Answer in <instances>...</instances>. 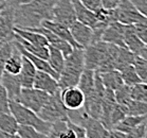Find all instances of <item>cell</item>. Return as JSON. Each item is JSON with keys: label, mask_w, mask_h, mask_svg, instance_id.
Listing matches in <instances>:
<instances>
[{"label": "cell", "mask_w": 147, "mask_h": 138, "mask_svg": "<svg viewBox=\"0 0 147 138\" xmlns=\"http://www.w3.org/2000/svg\"><path fill=\"white\" fill-rule=\"evenodd\" d=\"M125 26L119 22V21H112L108 24L107 27L105 28L102 37H100V41L108 43V44H112L119 47H124L125 43H124V31H125Z\"/></svg>", "instance_id": "cell-11"}, {"label": "cell", "mask_w": 147, "mask_h": 138, "mask_svg": "<svg viewBox=\"0 0 147 138\" xmlns=\"http://www.w3.org/2000/svg\"><path fill=\"white\" fill-rule=\"evenodd\" d=\"M98 73H100V77L102 79V82H103L105 88H108V89L114 91L117 88L120 87L121 85L124 84L121 72L117 69L105 71V72H98Z\"/></svg>", "instance_id": "cell-20"}, {"label": "cell", "mask_w": 147, "mask_h": 138, "mask_svg": "<svg viewBox=\"0 0 147 138\" xmlns=\"http://www.w3.org/2000/svg\"><path fill=\"white\" fill-rule=\"evenodd\" d=\"M9 108H10L11 114L15 117L18 124L33 126L37 131L41 132L45 135H47L50 132L51 128H52V123L42 120L37 115V113L33 111L30 108L26 107L14 100L9 101Z\"/></svg>", "instance_id": "cell-3"}, {"label": "cell", "mask_w": 147, "mask_h": 138, "mask_svg": "<svg viewBox=\"0 0 147 138\" xmlns=\"http://www.w3.org/2000/svg\"><path fill=\"white\" fill-rule=\"evenodd\" d=\"M0 83L7 91L9 100H16V98L18 97V94L22 88L18 74H11L9 72L3 71L1 74Z\"/></svg>", "instance_id": "cell-14"}, {"label": "cell", "mask_w": 147, "mask_h": 138, "mask_svg": "<svg viewBox=\"0 0 147 138\" xmlns=\"http://www.w3.org/2000/svg\"><path fill=\"white\" fill-rule=\"evenodd\" d=\"M40 26L47 28V29H49L50 31H52L54 34H56L57 36H59L60 38L67 41L73 48H80V46L76 44V41L73 39V37L71 35L70 30H69V27H67V26H64V24H59V22H56V21L49 20V19L44 20L41 22Z\"/></svg>", "instance_id": "cell-16"}, {"label": "cell", "mask_w": 147, "mask_h": 138, "mask_svg": "<svg viewBox=\"0 0 147 138\" xmlns=\"http://www.w3.org/2000/svg\"><path fill=\"white\" fill-rule=\"evenodd\" d=\"M46 138H55L53 136V135H51V134H47L46 135Z\"/></svg>", "instance_id": "cell-46"}, {"label": "cell", "mask_w": 147, "mask_h": 138, "mask_svg": "<svg viewBox=\"0 0 147 138\" xmlns=\"http://www.w3.org/2000/svg\"><path fill=\"white\" fill-rule=\"evenodd\" d=\"M147 119V115L145 116H132V115H127L126 117L124 118L123 120H121L113 128L121 131L127 134L128 132H130L134 128H136L137 125L142 123Z\"/></svg>", "instance_id": "cell-21"}, {"label": "cell", "mask_w": 147, "mask_h": 138, "mask_svg": "<svg viewBox=\"0 0 147 138\" xmlns=\"http://www.w3.org/2000/svg\"><path fill=\"white\" fill-rule=\"evenodd\" d=\"M131 99L147 102V83L140 82L131 86Z\"/></svg>", "instance_id": "cell-31"}, {"label": "cell", "mask_w": 147, "mask_h": 138, "mask_svg": "<svg viewBox=\"0 0 147 138\" xmlns=\"http://www.w3.org/2000/svg\"><path fill=\"white\" fill-rule=\"evenodd\" d=\"M9 98L3 86L0 83V113H5V111H10L9 108Z\"/></svg>", "instance_id": "cell-36"}, {"label": "cell", "mask_w": 147, "mask_h": 138, "mask_svg": "<svg viewBox=\"0 0 147 138\" xmlns=\"http://www.w3.org/2000/svg\"><path fill=\"white\" fill-rule=\"evenodd\" d=\"M16 119L11 111H5V113H0V130L11 134H16L17 128H18Z\"/></svg>", "instance_id": "cell-25"}, {"label": "cell", "mask_w": 147, "mask_h": 138, "mask_svg": "<svg viewBox=\"0 0 147 138\" xmlns=\"http://www.w3.org/2000/svg\"><path fill=\"white\" fill-rule=\"evenodd\" d=\"M2 44H3V43H1V41H0V46H1V45H2Z\"/></svg>", "instance_id": "cell-48"}, {"label": "cell", "mask_w": 147, "mask_h": 138, "mask_svg": "<svg viewBox=\"0 0 147 138\" xmlns=\"http://www.w3.org/2000/svg\"><path fill=\"white\" fill-rule=\"evenodd\" d=\"M134 30L137 32L138 36L140 37V39L143 41L144 44H147V18L143 17L140 21H138L137 24H132Z\"/></svg>", "instance_id": "cell-34"}, {"label": "cell", "mask_w": 147, "mask_h": 138, "mask_svg": "<svg viewBox=\"0 0 147 138\" xmlns=\"http://www.w3.org/2000/svg\"><path fill=\"white\" fill-rule=\"evenodd\" d=\"M7 2H9V0H0V5H2V7H4V5H7Z\"/></svg>", "instance_id": "cell-45"}, {"label": "cell", "mask_w": 147, "mask_h": 138, "mask_svg": "<svg viewBox=\"0 0 147 138\" xmlns=\"http://www.w3.org/2000/svg\"><path fill=\"white\" fill-rule=\"evenodd\" d=\"M56 0H31L13 7L14 24L17 28H36L46 19H52V9Z\"/></svg>", "instance_id": "cell-1"}, {"label": "cell", "mask_w": 147, "mask_h": 138, "mask_svg": "<svg viewBox=\"0 0 147 138\" xmlns=\"http://www.w3.org/2000/svg\"><path fill=\"white\" fill-rule=\"evenodd\" d=\"M16 134L20 138H46V135L30 125H18Z\"/></svg>", "instance_id": "cell-29"}, {"label": "cell", "mask_w": 147, "mask_h": 138, "mask_svg": "<svg viewBox=\"0 0 147 138\" xmlns=\"http://www.w3.org/2000/svg\"><path fill=\"white\" fill-rule=\"evenodd\" d=\"M49 48V56H48L47 61L50 64V66L52 67L55 72L59 74L64 68L65 64V55L63 54L61 51H59L56 48L52 47V46H48Z\"/></svg>", "instance_id": "cell-22"}, {"label": "cell", "mask_w": 147, "mask_h": 138, "mask_svg": "<svg viewBox=\"0 0 147 138\" xmlns=\"http://www.w3.org/2000/svg\"><path fill=\"white\" fill-rule=\"evenodd\" d=\"M73 111L77 116L70 117V120L82 125L88 138H107L109 130L105 128L98 119L90 117L89 115L85 113L83 108Z\"/></svg>", "instance_id": "cell-5"}, {"label": "cell", "mask_w": 147, "mask_h": 138, "mask_svg": "<svg viewBox=\"0 0 147 138\" xmlns=\"http://www.w3.org/2000/svg\"><path fill=\"white\" fill-rule=\"evenodd\" d=\"M131 2L136 5L138 11L147 18V0H131Z\"/></svg>", "instance_id": "cell-38"}, {"label": "cell", "mask_w": 147, "mask_h": 138, "mask_svg": "<svg viewBox=\"0 0 147 138\" xmlns=\"http://www.w3.org/2000/svg\"><path fill=\"white\" fill-rule=\"evenodd\" d=\"M121 75H122V79H123L124 84L128 85V86H134V85L140 83L141 79L139 77V75L136 72V69H134V65H127L125 67L121 68L120 70Z\"/></svg>", "instance_id": "cell-26"}, {"label": "cell", "mask_w": 147, "mask_h": 138, "mask_svg": "<svg viewBox=\"0 0 147 138\" xmlns=\"http://www.w3.org/2000/svg\"><path fill=\"white\" fill-rule=\"evenodd\" d=\"M146 128H147V119L136 128H134L130 132L126 134L127 138H145L146 136Z\"/></svg>", "instance_id": "cell-35"}, {"label": "cell", "mask_w": 147, "mask_h": 138, "mask_svg": "<svg viewBox=\"0 0 147 138\" xmlns=\"http://www.w3.org/2000/svg\"><path fill=\"white\" fill-rule=\"evenodd\" d=\"M145 83H147V81H146V82H145Z\"/></svg>", "instance_id": "cell-49"}, {"label": "cell", "mask_w": 147, "mask_h": 138, "mask_svg": "<svg viewBox=\"0 0 147 138\" xmlns=\"http://www.w3.org/2000/svg\"><path fill=\"white\" fill-rule=\"evenodd\" d=\"M2 9H3V7H2V5H0V13H1V11H2Z\"/></svg>", "instance_id": "cell-47"}, {"label": "cell", "mask_w": 147, "mask_h": 138, "mask_svg": "<svg viewBox=\"0 0 147 138\" xmlns=\"http://www.w3.org/2000/svg\"><path fill=\"white\" fill-rule=\"evenodd\" d=\"M113 11L115 20L126 26L137 24L144 17L131 2V0H121Z\"/></svg>", "instance_id": "cell-7"}, {"label": "cell", "mask_w": 147, "mask_h": 138, "mask_svg": "<svg viewBox=\"0 0 147 138\" xmlns=\"http://www.w3.org/2000/svg\"><path fill=\"white\" fill-rule=\"evenodd\" d=\"M51 20L70 27L76 20V15L72 0H56L52 9Z\"/></svg>", "instance_id": "cell-8"}, {"label": "cell", "mask_w": 147, "mask_h": 138, "mask_svg": "<svg viewBox=\"0 0 147 138\" xmlns=\"http://www.w3.org/2000/svg\"><path fill=\"white\" fill-rule=\"evenodd\" d=\"M113 92H114L115 101L119 104L127 105L132 100L131 99V86H128L126 84H122Z\"/></svg>", "instance_id": "cell-27"}, {"label": "cell", "mask_w": 147, "mask_h": 138, "mask_svg": "<svg viewBox=\"0 0 147 138\" xmlns=\"http://www.w3.org/2000/svg\"><path fill=\"white\" fill-rule=\"evenodd\" d=\"M78 1L92 12H96L100 7H103L100 0H78Z\"/></svg>", "instance_id": "cell-37"}, {"label": "cell", "mask_w": 147, "mask_h": 138, "mask_svg": "<svg viewBox=\"0 0 147 138\" xmlns=\"http://www.w3.org/2000/svg\"><path fill=\"white\" fill-rule=\"evenodd\" d=\"M37 115L42 120L51 123L57 121H65L69 120V111L65 107L64 103L60 99V90L53 94H50V97L46 102V104L42 106Z\"/></svg>", "instance_id": "cell-4"}, {"label": "cell", "mask_w": 147, "mask_h": 138, "mask_svg": "<svg viewBox=\"0 0 147 138\" xmlns=\"http://www.w3.org/2000/svg\"><path fill=\"white\" fill-rule=\"evenodd\" d=\"M70 124L75 131V133H76V138H88L86 136V132H85V130H84L82 125H80L76 122H73L72 120H70Z\"/></svg>", "instance_id": "cell-39"}, {"label": "cell", "mask_w": 147, "mask_h": 138, "mask_svg": "<svg viewBox=\"0 0 147 138\" xmlns=\"http://www.w3.org/2000/svg\"><path fill=\"white\" fill-rule=\"evenodd\" d=\"M13 5H4L0 13V41L1 43H12L15 41L16 33L14 31Z\"/></svg>", "instance_id": "cell-9"}, {"label": "cell", "mask_w": 147, "mask_h": 138, "mask_svg": "<svg viewBox=\"0 0 147 138\" xmlns=\"http://www.w3.org/2000/svg\"><path fill=\"white\" fill-rule=\"evenodd\" d=\"M30 1H31V0H9L7 4H10V5H13V7H16V5L27 3V2H30Z\"/></svg>", "instance_id": "cell-42"}, {"label": "cell", "mask_w": 147, "mask_h": 138, "mask_svg": "<svg viewBox=\"0 0 147 138\" xmlns=\"http://www.w3.org/2000/svg\"><path fill=\"white\" fill-rule=\"evenodd\" d=\"M127 113L132 116H145L147 115V102L131 100L127 104Z\"/></svg>", "instance_id": "cell-28"}, {"label": "cell", "mask_w": 147, "mask_h": 138, "mask_svg": "<svg viewBox=\"0 0 147 138\" xmlns=\"http://www.w3.org/2000/svg\"><path fill=\"white\" fill-rule=\"evenodd\" d=\"M49 97H50L49 94H47L46 91L40 90V89H37V88L22 87L18 97L14 101H17L21 105L30 108L35 113H38L42 108V106L46 104Z\"/></svg>", "instance_id": "cell-6"}, {"label": "cell", "mask_w": 147, "mask_h": 138, "mask_svg": "<svg viewBox=\"0 0 147 138\" xmlns=\"http://www.w3.org/2000/svg\"><path fill=\"white\" fill-rule=\"evenodd\" d=\"M107 138H127V137H126L125 133L117 131L115 128H112V130H109V132H108Z\"/></svg>", "instance_id": "cell-41"}, {"label": "cell", "mask_w": 147, "mask_h": 138, "mask_svg": "<svg viewBox=\"0 0 147 138\" xmlns=\"http://www.w3.org/2000/svg\"><path fill=\"white\" fill-rule=\"evenodd\" d=\"M60 99L68 111H77L83 108L85 94L78 86H71L60 89Z\"/></svg>", "instance_id": "cell-10"}, {"label": "cell", "mask_w": 147, "mask_h": 138, "mask_svg": "<svg viewBox=\"0 0 147 138\" xmlns=\"http://www.w3.org/2000/svg\"><path fill=\"white\" fill-rule=\"evenodd\" d=\"M15 33L19 37H21L24 41L30 43V44L36 45V46H49L47 38L42 34L35 32V31L27 30V29H21V28H14Z\"/></svg>", "instance_id": "cell-19"}, {"label": "cell", "mask_w": 147, "mask_h": 138, "mask_svg": "<svg viewBox=\"0 0 147 138\" xmlns=\"http://www.w3.org/2000/svg\"><path fill=\"white\" fill-rule=\"evenodd\" d=\"M72 2H73L74 5V10H75L76 20L87 24V26H89L91 28H94L98 24L94 12H92L89 9H87L85 5H83L78 0H72Z\"/></svg>", "instance_id": "cell-17"}, {"label": "cell", "mask_w": 147, "mask_h": 138, "mask_svg": "<svg viewBox=\"0 0 147 138\" xmlns=\"http://www.w3.org/2000/svg\"><path fill=\"white\" fill-rule=\"evenodd\" d=\"M127 115H128L127 105H122V104H119V103H117V104L114 105L113 111H112L111 116H110L111 130H112L121 120H123Z\"/></svg>", "instance_id": "cell-30"}, {"label": "cell", "mask_w": 147, "mask_h": 138, "mask_svg": "<svg viewBox=\"0 0 147 138\" xmlns=\"http://www.w3.org/2000/svg\"><path fill=\"white\" fill-rule=\"evenodd\" d=\"M36 71V68L34 67L32 62L27 56H24V54H21V69L18 73V77H19L22 87H33V82Z\"/></svg>", "instance_id": "cell-15"}, {"label": "cell", "mask_w": 147, "mask_h": 138, "mask_svg": "<svg viewBox=\"0 0 147 138\" xmlns=\"http://www.w3.org/2000/svg\"><path fill=\"white\" fill-rule=\"evenodd\" d=\"M33 87L40 89L42 91H46L49 94H53L60 90L58 82L54 77L51 74L44 72V71H36L35 77H34Z\"/></svg>", "instance_id": "cell-13"}, {"label": "cell", "mask_w": 147, "mask_h": 138, "mask_svg": "<svg viewBox=\"0 0 147 138\" xmlns=\"http://www.w3.org/2000/svg\"><path fill=\"white\" fill-rule=\"evenodd\" d=\"M132 65H134V69H136L137 74L141 79V81L146 82L147 81V61L146 60H144L143 57H141L140 55L136 54Z\"/></svg>", "instance_id": "cell-32"}, {"label": "cell", "mask_w": 147, "mask_h": 138, "mask_svg": "<svg viewBox=\"0 0 147 138\" xmlns=\"http://www.w3.org/2000/svg\"><path fill=\"white\" fill-rule=\"evenodd\" d=\"M85 69L84 63V49L83 48H73L69 55L65 57L64 68L58 77V85L60 89L77 86L80 74Z\"/></svg>", "instance_id": "cell-2"}, {"label": "cell", "mask_w": 147, "mask_h": 138, "mask_svg": "<svg viewBox=\"0 0 147 138\" xmlns=\"http://www.w3.org/2000/svg\"><path fill=\"white\" fill-rule=\"evenodd\" d=\"M69 30H70L73 39L76 41V44L80 48L85 49L92 43L93 30H92V28L87 26V24H83L78 20H75L69 27Z\"/></svg>", "instance_id": "cell-12"}, {"label": "cell", "mask_w": 147, "mask_h": 138, "mask_svg": "<svg viewBox=\"0 0 147 138\" xmlns=\"http://www.w3.org/2000/svg\"><path fill=\"white\" fill-rule=\"evenodd\" d=\"M0 138H20L17 134H11L0 130Z\"/></svg>", "instance_id": "cell-43"}, {"label": "cell", "mask_w": 147, "mask_h": 138, "mask_svg": "<svg viewBox=\"0 0 147 138\" xmlns=\"http://www.w3.org/2000/svg\"><path fill=\"white\" fill-rule=\"evenodd\" d=\"M138 55H140L141 57H143L144 60H146L147 61V44L144 45V47L141 49V51L139 52Z\"/></svg>", "instance_id": "cell-44"}, {"label": "cell", "mask_w": 147, "mask_h": 138, "mask_svg": "<svg viewBox=\"0 0 147 138\" xmlns=\"http://www.w3.org/2000/svg\"><path fill=\"white\" fill-rule=\"evenodd\" d=\"M102 1V5L103 7L107 9V10H113L117 7L121 0H100Z\"/></svg>", "instance_id": "cell-40"}, {"label": "cell", "mask_w": 147, "mask_h": 138, "mask_svg": "<svg viewBox=\"0 0 147 138\" xmlns=\"http://www.w3.org/2000/svg\"><path fill=\"white\" fill-rule=\"evenodd\" d=\"M20 69H21V53L15 46L14 52L4 63L3 71L11 74H18L20 72Z\"/></svg>", "instance_id": "cell-23"}, {"label": "cell", "mask_w": 147, "mask_h": 138, "mask_svg": "<svg viewBox=\"0 0 147 138\" xmlns=\"http://www.w3.org/2000/svg\"><path fill=\"white\" fill-rule=\"evenodd\" d=\"M94 70L91 69H84L80 74V81H78V88L83 91L84 94H89L94 89Z\"/></svg>", "instance_id": "cell-24"}, {"label": "cell", "mask_w": 147, "mask_h": 138, "mask_svg": "<svg viewBox=\"0 0 147 138\" xmlns=\"http://www.w3.org/2000/svg\"><path fill=\"white\" fill-rule=\"evenodd\" d=\"M124 43L128 50L134 52V54H139L141 49L144 47V43L138 36L137 32L134 30L132 24L125 26V31H124Z\"/></svg>", "instance_id": "cell-18"}, {"label": "cell", "mask_w": 147, "mask_h": 138, "mask_svg": "<svg viewBox=\"0 0 147 138\" xmlns=\"http://www.w3.org/2000/svg\"><path fill=\"white\" fill-rule=\"evenodd\" d=\"M14 49H15L14 41L4 43L0 46V79H1V74L3 72L4 63L12 55V53L14 52Z\"/></svg>", "instance_id": "cell-33"}]
</instances>
